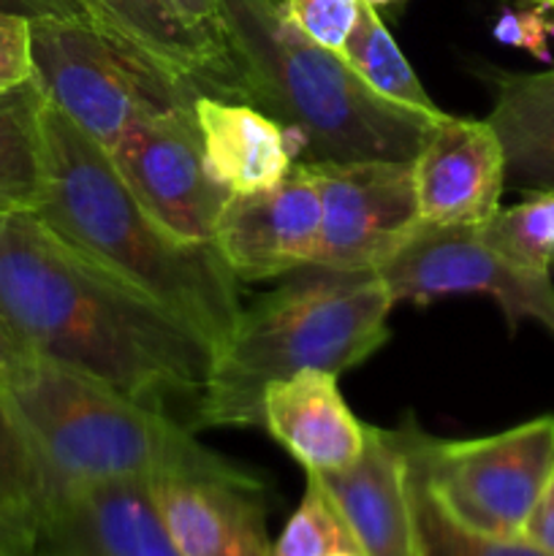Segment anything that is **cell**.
I'll return each mask as SVG.
<instances>
[{
	"label": "cell",
	"mask_w": 554,
	"mask_h": 556,
	"mask_svg": "<svg viewBox=\"0 0 554 556\" xmlns=\"http://www.w3.org/2000/svg\"><path fill=\"white\" fill-rule=\"evenodd\" d=\"M0 320L33 356L155 410L201 396L215 362L204 334L68 248L33 212L0 217Z\"/></svg>",
	"instance_id": "cell-1"
},
{
	"label": "cell",
	"mask_w": 554,
	"mask_h": 556,
	"mask_svg": "<svg viewBox=\"0 0 554 556\" xmlns=\"http://www.w3.org/2000/svg\"><path fill=\"white\" fill-rule=\"evenodd\" d=\"M33 215L68 248L193 326L217 348L242 315L237 277L212 242L163 228L101 144L60 109H43V190Z\"/></svg>",
	"instance_id": "cell-2"
},
{
	"label": "cell",
	"mask_w": 554,
	"mask_h": 556,
	"mask_svg": "<svg viewBox=\"0 0 554 556\" xmlns=\"http://www.w3.org/2000/svg\"><path fill=\"white\" fill-rule=\"evenodd\" d=\"M234 98L286 128L297 163L413 161L435 114L369 90L340 52L310 41L280 0H215ZM440 117V114H438Z\"/></svg>",
	"instance_id": "cell-3"
},
{
	"label": "cell",
	"mask_w": 554,
	"mask_h": 556,
	"mask_svg": "<svg viewBox=\"0 0 554 556\" xmlns=\"http://www.w3.org/2000/svg\"><path fill=\"white\" fill-rule=\"evenodd\" d=\"M0 389L36 445L49 503L65 489L98 481L201 478L261 486L255 472L201 445L166 410L41 356L22 358Z\"/></svg>",
	"instance_id": "cell-4"
},
{
	"label": "cell",
	"mask_w": 554,
	"mask_h": 556,
	"mask_svg": "<svg viewBox=\"0 0 554 556\" xmlns=\"http://www.w3.org/2000/svg\"><path fill=\"white\" fill-rule=\"evenodd\" d=\"M293 280L242 309L215 351L196 427L264 429V391L304 369L342 375L389 340V288L373 271L304 266Z\"/></svg>",
	"instance_id": "cell-5"
},
{
	"label": "cell",
	"mask_w": 554,
	"mask_h": 556,
	"mask_svg": "<svg viewBox=\"0 0 554 556\" xmlns=\"http://www.w3.org/2000/svg\"><path fill=\"white\" fill-rule=\"evenodd\" d=\"M413 476L449 519L492 538H521L554 472V416L476 440L429 438L407 416L394 429Z\"/></svg>",
	"instance_id": "cell-6"
},
{
	"label": "cell",
	"mask_w": 554,
	"mask_h": 556,
	"mask_svg": "<svg viewBox=\"0 0 554 556\" xmlns=\"http://www.w3.org/2000/svg\"><path fill=\"white\" fill-rule=\"evenodd\" d=\"M33 63L47 101L103 150L139 119L206 96L87 20H33Z\"/></svg>",
	"instance_id": "cell-7"
},
{
	"label": "cell",
	"mask_w": 554,
	"mask_h": 556,
	"mask_svg": "<svg viewBox=\"0 0 554 556\" xmlns=\"http://www.w3.org/2000/svg\"><path fill=\"white\" fill-rule=\"evenodd\" d=\"M320 185L313 269L378 275L421 226L413 161L310 163Z\"/></svg>",
	"instance_id": "cell-8"
},
{
	"label": "cell",
	"mask_w": 554,
	"mask_h": 556,
	"mask_svg": "<svg viewBox=\"0 0 554 556\" xmlns=\"http://www.w3.org/2000/svg\"><path fill=\"white\" fill-rule=\"evenodd\" d=\"M394 304H427L481 293L505 315L511 331L525 318L554 337V282L500 258L476 228H440L421 223L411 242L378 271Z\"/></svg>",
	"instance_id": "cell-9"
},
{
	"label": "cell",
	"mask_w": 554,
	"mask_h": 556,
	"mask_svg": "<svg viewBox=\"0 0 554 556\" xmlns=\"http://www.w3.org/2000/svg\"><path fill=\"white\" fill-rule=\"evenodd\" d=\"M106 152L130 193L163 228L182 242H212L231 190L206 163L193 103L139 119Z\"/></svg>",
	"instance_id": "cell-10"
},
{
	"label": "cell",
	"mask_w": 554,
	"mask_h": 556,
	"mask_svg": "<svg viewBox=\"0 0 554 556\" xmlns=\"http://www.w3.org/2000/svg\"><path fill=\"white\" fill-rule=\"evenodd\" d=\"M320 212L315 168L293 163L277 185L228 195L212 244L237 280L293 275L313 261Z\"/></svg>",
	"instance_id": "cell-11"
},
{
	"label": "cell",
	"mask_w": 554,
	"mask_h": 556,
	"mask_svg": "<svg viewBox=\"0 0 554 556\" xmlns=\"http://www.w3.org/2000/svg\"><path fill=\"white\" fill-rule=\"evenodd\" d=\"M421 223L440 228H481L505 193V155L489 119H432L413 157Z\"/></svg>",
	"instance_id": "cell-12"
},
{
	"label": "cell",
	"mask_w": 554,
	"mask_h": 556,
	"mask_svg": "<svg viewBox=\"0 0 554 556\" xmlns=\"http://www.w3.org/2000/svg\"><path fill=\"white\" fill-rule=\"evenodd\" d=\"M30 556H179L144 481H98L60 492Z\"/></svg>",
	"instance_id": "cell-13"
},
{
	"label": "cell",
	"mask_w": 554,
	"mask_h": 556,
	"mask_svg": "<svg viewBox=\"0 0 554 556\" xmlns=\"http://www.w3.org/2000/svg\"><path fill=\"white\" fill-rule=\"evenodd\" d=\"M313 478L337 508L358 554L421 556L411 476L394 429L367 427L362 456L348 470Z\"/></svg>",
	"instance_id": "cell-14"
},
{
	"label": "cell",
	"mask_w": 554,
	"mask_h": 556,
	"mask_svg": "<svg viewBox=\"0 0 554 556\" xmlns=\"http://www.w3.org/2000/svg\"><path fill=\"white\" fill-rule=\"evenodd\" d=\"M150 489L179 556H272L264 486L166 478Z\"/></svg>",
	"instance_id": "cell-15"
},
{
	"label": "cell",
	"mask_w": 554,
	"mask_h": 556,
	"mask_svg": "<svg viewBox=\"0 0 554 556\" xmlns=\"http://www.w3.org/2000/svg\"><path fill=\"white\" fill-rule=\"evenodd\" d=\"M264 429L310 476L348 470L362 456L367 427L337 389V375L304 369L264 391Z\"/></svg>",
	"instance_id": "cell-16"
},
{
	"label": "cell",
	"mask_w": 554,
	"mask_h": 556,
	"mask_svg": "<svg viewBox=\"0 0 554 556\" xmlns=\"http://www.w3.org/2000/svg\"><path fill=\"white\" fill-rule=\"evenodd\" d=\"M96 22L150 63L206 96L234 98V74L215 36L179 20L163 0H87Z\"/></svg>",
	"instance_id": "cell-17"
},
{
	"label": "cell",
	"mask_w": 554,
	"mask_h": 556,
	"mask_svg": "<svg viewBox=\"0 0 554 556\" xmlns=\"http://www.w3.org/2000/svg\"><path fill=\"white\" fill-rule=\"evenodd\" d=\"M193 112L206 163L231 193L277 185L297 163L286 128L250 103L199 96Z\"/></svg>",
	"instance_id": "cell-18"
},
{
	"label": "cell",
	"mask_w": 554,
	"mask_h": 556,
	"mask_svg": "<svg viewBox=\"0 0 554 556\" xmlns=\"http://www.w3.org/2000/svg\"><path fill=\"white\" fill-rule=\"evenodd\" d=\"M494 90L489 125L505 155V190L554 193V68L487 71Z\"/></svg>",
	"instance_id": "cell-19"
},
{
	"label": "cell",
	"mask_w": 554,
	"mask_h": 556,
	"mask_svg": "<svg viewBox=\"0 0 554 556\" xmlns=\"http://www.w3.org/2000/svg\"><path fill=\"white\" fill-rule=\"evenodd\" d=\"M43 109L36 79L0 92V217L36 212L43 190Z\"/></svg>",
	"instance_id": "cell-20"
},
{
	"label": "cell",
	"mask_w": 554,
	"mask_h": 556,
	"mask_svg": "<svg viewBox=\"0 0 554 556\" xmlns=\"http://www.w3.org/2000/svg\"><path fill=\"white\" fill-rule=\"evenodd\" d=\"M340 54L362 76L364 85L378 92L380 98H386V101L396 103V106L416 109V112L424 114H435V117L443 114V109L424 90L421 79L416 76L413 65L407 63L402 49L396 47L394 36L383 25L375 5L362 3L356 25H353L348 41L342 43Z\"/></svg>",
	"instance_id": "cell-21"
},
{
	"label": "cell",
	"mask_w": 554,
	"mask_h": 556,
	"mask_svg": "<svg viewBox=\"0 0 554 556\" xmlns=\"http://www.w3.org/2000/svg\"><path fill=\"white\" fill-rule=\"evenodd\" d=\"M49 486L38 451L0 389V516L33 527L38 535Z\"/></svg>",
	"instance_id": "cell-22"
},
{
	"label": "cell",
	"mask_w": 554,
	"mask_h": 556,
	"mask_svg": "<svg viewBox=\"0 0 554 556\" xmlns=\"http://www.w3.org/2000/svg\"><path fill=\"white\" fill-rule=\"evenodd\" d=\"M476 231L508 264L532 275H554V193H527L525 201L498 210Z\"/></svg>",
	"instance_id": "cell-23"
},
{
	"label": "cell",
	"mask_w": 554,
	"mask_h": 556,
	"mask_svg": "<svg viewBox=\"0 0 554 556\" xmlns=\"http://www.w3.org/2000/svg\"><path fill=\"white\" fill-rule=\"evenodd\" d=\"M407 476H411L413 505H416L421 556H549L525 538H492L465 530L443 514L427 486L413 476L411 467H407Z\"/></svg>",
	"instance_id": "cell-24"
},
{
	"label": "cell",
	"mask_w": 554,
	"mask_h": 556,
	"mask_svg": "<svg viewBox=\"0 0 554 556\" xmlns=\"http://www.w3.org/2000/svg\"><path fill=\"white\" fill-rule=\"evenodd\" d=\"M331 552L358 548L320 483L307 476L302 503L282 527L277 543H272V556H326Z\"/></svg>",
	"instance_id": "cell-25"
},
{
	"label": "cell",
	"mask_w": 554,
	"mask_h": 556,
	"mask_svg": "<svg viewBox=\"0 0 554 556\" xmlns=\"http://www.w3.org/2000/svg\"><path fill=\"white\" fill-rule=\"evenodd\" d=\"M280 9L310 41L340 52L356 25L362 0H280Z\"/></svg>",
	"instance_id": "cell-26"
},
{
	"label": "cell",
	"mask_w": 554,
	"mask_h": 556,
	"mask_svg": "<svg viewBox=\"0 0 554 556\" xmlns=\"http://www.w3.org/2000/svg\"><path fill=\"white\" fill-rule=\"evenodd\" d=\"M36 79L33 20L0 11V92Z\"/></svg>",
	"instance_id": "cell-27"
},
{
	"label": "cell",
	"mask_w": 554,
	"mask_h": 556,
	"mask_svg": "<svg viewBox=\"0 0 554 556\" xmlns=\"http://www.w3.org/2000/svg\"><path fill=\"white\" fill-rule=\"evenodd\" d=\"M498 41L511 43V47L527 49L538 60H549V38L554 36V11L549 0H541L536 9L505 11L494 25Z\"/></svg>",
	"instance_id": "cell-28"
},
{
	"label": "cell",
	"mask_w": 554,
	"mask_h": 556,
	"mask_svg": "<svg viewBox=\"0 0 554 556\" xmlns=\"http://www.w3.org/2000/svg\"><path fill=\"white\" fill-rule=\"evenodd\" d=\"M0 11L27 20H87L96 22L87 0H0ZM98 25V22H96ZM101 27V25H98Z\"/></svg>",
	"instance_id": "cell-29"
},
{
	"label": "cell",
	"mask_w": 554,
	"mask_h": 556,
	"mask_svg": "<svg viewBox=\"0 0 554 556\" xmlns=\"http://www.w3.org/2000/svg\"><path fill=\"white\" fill-rule=\"evenodd\" d=\"M521 538L527 543H532V546L541 548V552H546L549 556H554V472L546 486H543Z\"/></svg>",
	"instance_id": "cell-30"
},
{
	"label": "cell",
	"mask_w": 554,
	"mask_h": 556,
	"mask_svg": "<svg viewBox=\"0 0 554 556\" xmlns=\"http://www.w3.org/2000/svg\"><path fill=\"white\" fill-rule=\"evenodd\" d=\"M179 20H185L188 25H193L196 30H204L210 36H217V3L215 0H163Z\"/></svg>",
	"instance_id": "cell-31"
},
{
	"label": "cell",
	"mask_w": 554,
	"mask_h": 556,
	"mask_svg": "<svg viewBox=\"0 0 554 556\" xmlns=\"http://www.w3.org/2000/svg\"><path fill=\"white\" fill-rule=\"evenodd\" d=\"M33 546H36L33 527L0 516V556H30Z\"/></svg>",
	"instance_id": "cell-32"
},
{
	"label": "cell",
	"mask_w": 554,
	"mask_h": 556,
	"mask_svg": "<svg viewBox=\"0 0 554 556\" xmlns=\"http://www.w3.org/2000/svg\"><path fill=\"white\" fill-rule=\"evenodd\" d=\"M25 356H30V353L25 351V348L20 345V340H16L14 334L9 331V326L0 320V383H3L5 378H9L11 369L16 367V364L22 362Z\"/></svg>",
	"instance_id": "cell-33"
},
{
	"label": "cell",
	"mask_w": 554,
	"mask_h": 556,
	"mask_svg": "<svg viewBox=\"0 0 554 556\" xmlns=\"http://www.w3.org/2000/svg\"><path fill=\"white\" fill-rule=\"evenodd\" d=\"M362 3H367V5H375V9H380V5H391V3H400V0H362Z\"/></svg>",
	"instance_id": "cell-34"
},
{
	"label": "cell",
	"mask_w": 554,
	"mask_h": 556,
	"mask_svg": "<svg viewBox=\"0 0 554 556\" xmlns=\"http://www.w3.org/2000/svg\"><path fill=\"white\" fill-rule=\"evenodd\" d=\"M326 556H362L358 552H331V554H326Z\"/></svg>",
	"instance_id": "cell-35"
},
{
	"label": "cell",
	"mask_w": 554,
	"mask_h": 556,
	"mask_svg": "<svg viewBox=\"0 0 554 556\" xmlns=\"http://www.w3.org/2000/svg\"><path fill=\"white\" fill-rule=\"evenodd\" d=\"M549 5H552V11H554V0H549Z\"/></svg>",
	"instance_id": "cell-36"
}]
</instances>
